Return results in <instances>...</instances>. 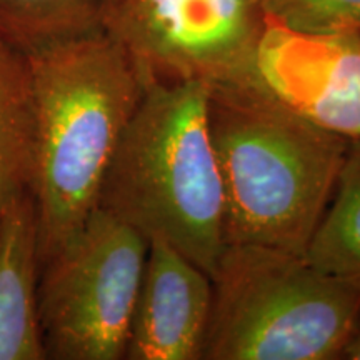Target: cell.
<instances>
[{"label":"cell","mask_w":360,"mask_h":360,"mask_svg":"<svg viewBox=\"0 0 360 360\" xmlns=\"http://www.w3.org/2000/svg\"><path fill=\"white\" fill-rule=\"evenodd\" d=\"M207 124L222 175L227 245L304 255L350 139L299 114L259 75L210 85Z\"/></svg>","instance_id":"obj_1"},{"label":"cell","mask_w":360,"mask_h":360,"mask_svg":"<svg viewBox=\"0 0 360 360\" xmlns=\"http://www.w3.org/2000/svg\"><path fill=\"white\" fill-rule=\"evenodd\" d=\"M29 57L37 115L32 195L42 264L98 207L143 84L124 49L103 32Z\"/></svg>","instance_id":"obj_2"},{"label":"cell","mask_w":360,"mask_h":360,"mask_svg":"<svg viewBox=\"0 0 360 360\" xmlns=\"http://www.w3.org/2000/svg\"><path fill=\"white\" fill-rule=\"evenodd\" d=\"M210 84H148L130 117L98 209L174 247L212 277L225 242V197L207 124Z\"/></svg>","instance_id":"obj_3"},{"label":"cell","mask_w":360,"mask_h":360,"mask_svg":"<svg viewBox=\"0 0 360 360\" xmlns=\"http://www.w3.org/2000/svg\"><path fill=\"white\" fill-rule=\"evenodd\" d=\"M204 360H335L360 315V285L302 254L231 244L212 274Z\"/></svg>","instance_id":"obj_4"},{"label":"cell","mask_w":360,"mask_h":360,"mask_svg":"<svg viewBox=\"0 0 360 360\" xmlns=\"http://www.w3.org/2000/svg\"><path fill=\"white\" fill-rule=\"evenodd\" d=\"M148 240L97 209L40 267L47 360H122Z\"/></svg>","instance_id":"obj_5"},{"label":"cell","mask_w":360,"mask_h":360,"mask_svg":"<svg viewBox=\"0 0 360 360\" xmlns=\"http://www.w3.org/2000/svg\"><path fill=\"white\" fill-rule=\"evenodd\" d=\"M269 17L260 0H103L102 32L124 49L143 87L255 77Z\"/></svg>","instance_id":"obj_6"},{"label":"cell","mask_w":360,"mask_h":360,"mask_svg":"<svg viewBox=\"0 0 360 360\" xmlns=\"http://www.w3.org/2000/svg\"><path fill=\"white\" fill-rule=\"evenodd\" d=\"M257 74L314 124L360 139V30L299 34L269 20Z\"/></svg>","instance_id":"obj_7"},{"label":"cell","mask_w":360,"mask_h":360,"mask_svg":"<svg viewBox=\"0 0 360 360\" xmlns=\"http://www.w3.org/2000/svg\"><path fill=\"white\" fill-rule=\"evenodd\" d=\"M212 300L204 269L165 242H148L124 359H202Z\"/></svg>","instance_id":"obj_8"},{"label":"cell","mask_w":360,"mask_h":360,"mask_svg":"<svg viewBox=\"0 0 360 360\" xmlns=\"http://www.w3.org/2000/svg\"><path fill=\"white\" fill-rule=\"evenodd\" d=\"M40 249L32 192L0 205V360H47L39 321Z\"/></svg>","instance_id":"obj_9"},{"label":"cell","mask_w":360,"mask_h":360,"mask_svg":"<svg viewBox=\"0 0 360 360\" xmlns=\"http://www.w3.org/2000/svg\"><path fill=\"white\" fill-rule=\"evenodd\" d=\"M35 134L30 57L0 40V205L32 192Z\"/></svg>","instance_id":"obj_10"},{"label":"cell","mask_w":360,"mask_h":360,"mask_svg":"<svg viewBox=\"0 0 360 360\" xmlns=\"http://www.w3.org/2000/svg\"><path fill=\"white\" fill-rule=\"evenodd\" d=\"M305 259L360 285V139H350L334 193L310 238Z\"/></svg>","instance_id":"obj_11"},{"label":"cell","mask_w":360,"mask_h":360,"mask_svg":"<svg viewBox=\"0 0 360 360\" xmlns=\"http://www.w3.org/2000/svg\"><path fill=\"white\" fill-rule=\"evenodd\" d=\"M103 0H0V40L34 56L102 32Z\"/></svg>","instance_id":"obj_12"},{"label":"cell","mask_w":360,"mask_h":360,"mask_svg":"<svg viewBox=\"0 0 360 360\" xmlns=\"http://www.w3.org/2000/svg\"><path fill=\"white\" fill-rule=\"evenodd\" d=\"M269 20L299 34L360 30V0H260Z\"/></svg>","instance_id":"obj_13"},{"label":"cell","mask_w":360,"mask_h":360,"mask_svg":"<svg viewBox=\"0 0 360 360\" xmlns=\"http://www.w3.org/2000/svg\"><path fill=\"white\" fill-rule=\"evenodd\" d=\"M340 359H347V360H360V315L359 321L355 323L352 335L349 337L347 344H345L344 350H342Z\"/></svg>","instance_id":"obj_14"}]
</instances>
